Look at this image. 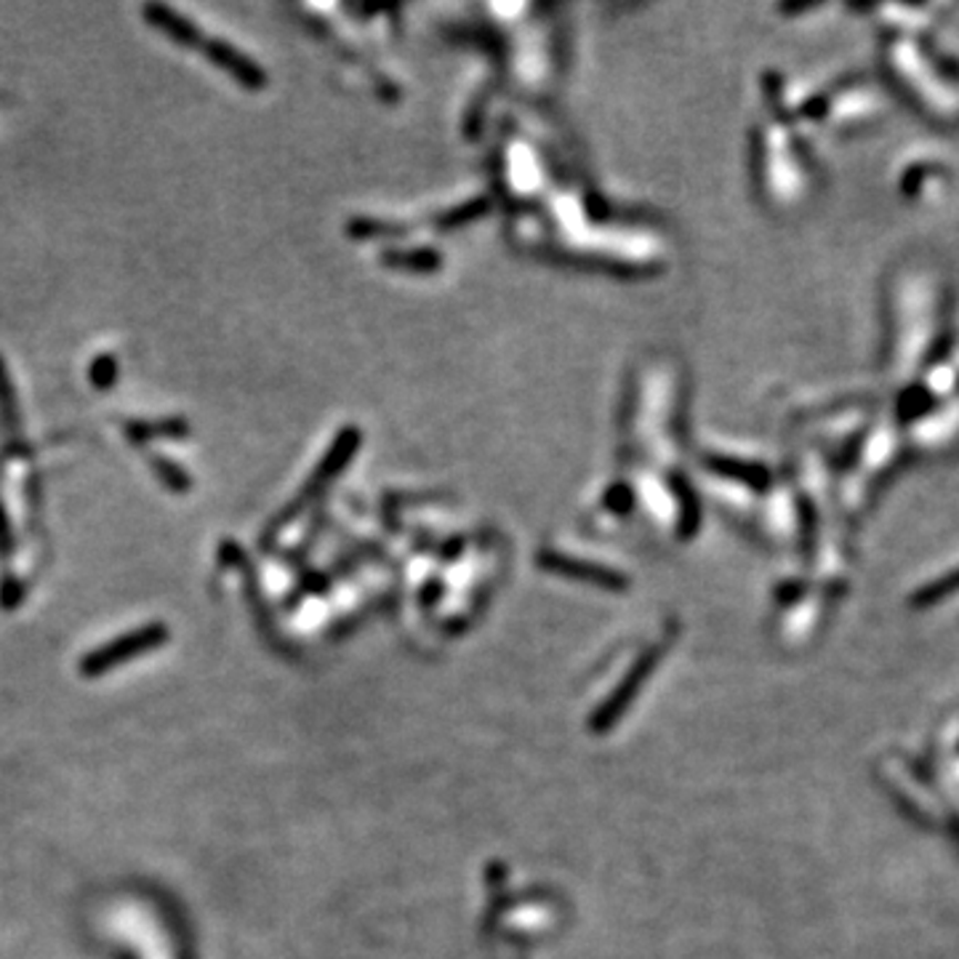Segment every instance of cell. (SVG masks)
<instances>
[{"instance_id": "obj_1", "label": "cell", "mask_w": 959, "mask_h": 959, "mask_svg": "<svg viewBox=\"0 0 959 959\" xmlns=\"http://www.w3.org/2000/svg\"><path fill=\"white\" fill-rule=\"evenodd\" d=\"M203 54H206L221 72H227L229 78H235L243 89L248 91H261L267 85V75L254 59H248L243 51L235 49L233 43L221 41V38H212V41L203 43Z\"/></svg>"}, {"instance_id": "obj_6", "label": "cell", "mask_w": 959, "mask_h": 959, "mask_svg": "<svg viewBox=\"0 0 959 959\" xmlns=\"http://www.w3.org/2000/svg\"><path fill=\"white\" fill-rule=\"evenodd\" d=\"M117 377H121V365H117V358L113 352H100L91 360L89 381L94 390L110 392L117 384Z\"/></svg>"}, {"instance_id": "obj_7", "label": "cell", "mask_w": 959, "mask_h": 959, "mask_svg": "<svg viewBox=\"0 0 959 959\" xmlns=\"http://www.w3.org/2000/svg\"><path fill=\"white\" fill-rule=\"evenodd\" d=\"M153 472L171 494H187V491L193 488V477H189L179 464L171 462L166 456H153Z\"/></svg>"}, {"instance_id": "obj_3", "label": "cell", "mask_w": 959, "mask_h": 959, "mask_svg": "<svg viewBox=\"0 0 959 959\" xmlns=\"http://www.w3.org/2000/svg\"><path fill=\"white\" fill-rule=\"evenodd\" d=\"M123 432H126V437L134 445H144L149 443V440H179L189 435V424L184 422L182 416H171V419H153V422H128L123 426Z\"/></svg>"}, {"instance_id": "obj_8", "label": "cell", "mask_w": 959, "mask_h": 959, "mask_svg": "<svg viewBox=\"0 0 959 959\" xmlns=\"http://www.w3.org/2000/svg\"><path fill=\"white\" fill-rule=\"evenodd\" d=\"M386 265L392 267H405V269H437L440 267V254L437 251H409V254H390L386 256Z\"/></svg>"}, {"instance_id": "obj_5", "label": "cell", "mask_w": 959, "mask_h": 959, "mask_svg": "<svg viewBox=\"0 0 959 959\" xmlns=\"http://www.w3.org/2000/svg\"><path fill=\"white\" fill-rule=\"evenodd\" d=\"M0 424L6 432H19L22 419H19V400H17V386L11 379L9 365L6 358L0 354Z\"/></svg>"}, {"instance_id": "obj_2", "label": "cell", "mask_w": 959, "mask_h": 959, "mask_svg": "<svg viewBox=\"0 0 959 959\" xmlns=\"http://www.w3.org/2000/svg\"><path fill=\"white\" fill-rule=\"evenodd\" d=\"M142 17L149 28H155L161 35H166L176 45H184V49H203V43H206L203 32L171 6L149 3L142 9Z\"/></svg>"}, {"instance_id": "obj_4", "label": "cell", "mask_w": 959, "mask_h": 959, "mask_svg": "<svg viewBox=\"0 0 959 959\" xmlns=\"http://www.w3.org/2000/svg\"><path fill=\"white\" fill-rule=\"evenodd\" d=\"M547 568L551 570H563V574H570L574 579H584V581H592V584H602V587H621V579L613 574V570L600 568V565H587V563H574V560H563V557L547 555L542 560Z\"/></svg>"}, {"instance_id": "obj_9", "label": "cell", "mask_w": 959, "mask_h": 959, "mask_svg": "<svg viewBox=\"0 0 959 959\" xmlns=\"http://www.w3.org/2000/svg\"><path fill=\"white\" fill-rule=\"evenodd\" d=\"M11 551H14V528H11L9 512H6L3 502H0V557L9 560Z\"/></svg>"}]
</instances>
